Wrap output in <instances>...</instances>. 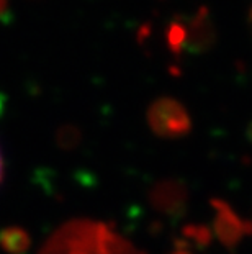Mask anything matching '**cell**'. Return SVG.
<instances>
[{
    "label": "cell",
    "mask_w": 252,
    "mask_h": 254,
    "mask_svg": "<svg viewBox=\"0 0 252 254\" xmlns=\"http://www.w3.org/2000/svg\"><path fill=\"white\" fill-rule=\"evenodd\" d=\"M41 254H141L131 243L100 221L74 220L61 226Z\"/></svg>",
    "instance_id": "cell-1"
},
{
    "label": "cell",
    "mask_w": 252,
    "mask_h": 254,
    "mask_svg": "<svg viewBox=\"0 0 252 254\" xmlns=\"http://www.w3.org/2000/svg\"><path fill=\"white\" fill-rule=\"evenodd\" d=\"M151 122L160 133L169 134L184 131L187 127V117L184 110L174 102H159L151 113Z\"/></svg>",
    "instance_id": "cell-2"
},
{
    "label": "cell",
    "mask_w": 252,
    "mask_h": 254,
    "mask_svg": "<svg viewBox=\"0 0 252 254\" xmlns=\"http://www.w3.org/2000/svg\"><path fill=\"white\" fill-rule=\"evenodd\" d=\"M2 176H3V163H2V154H0V182H2Z\"/></svg>",
    "instance_id": "cell-3"
}]
</instances>
